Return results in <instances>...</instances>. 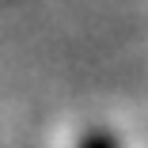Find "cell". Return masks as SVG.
<instances>
[{"instance_id": "1", "label": "cell", "mask_w": 148, "mask_h": 148, "mask_svg": "<svg viewBox=\"0 0 148 148\" xmlns=\"http://www.w3.org/2000/svg\"><path fill=\"white\" fill-rule=\"evenodd\" d=\"M76 148H122V144L114 140V133H110V129H87V133L80 137V144H76Z\"/></svg>"}]
</instances>
